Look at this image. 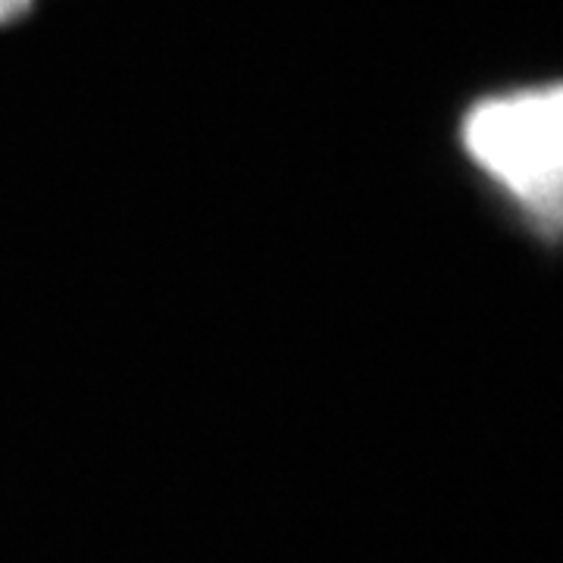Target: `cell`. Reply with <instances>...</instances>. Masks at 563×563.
<instances>
[{"label": "cell", "mask_w": 563, "mask_h": 563, "mask_svg": "<svg viewBox=\"0 0 563 563\" xmlns=\"http://www.w3.org/2000/svg\"><path fill=\"white\" fill-rule=\"evenodd\" d=\"M457 147L526 239L563 254V79L479 95L461 113Z\"/></svg>", "instance_id": "6da1fadb"}, {"label": "cell", "mask_w": 563, "mask_h": 563, "mask_svg": "<svg viewBox=\"0 0 563 563\" xmlns=\"http://www.w3.org/2000/svg\"><path fill=\"white\" fill-rule=\"evenodd\" d=\"M38 0H0V29H10L22 22L32 10H35Z\"/></svg>", "instance_id": "7a4b0ae2"}]
</instances>
